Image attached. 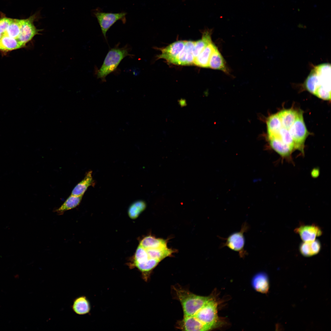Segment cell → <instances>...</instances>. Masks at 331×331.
I'll list each match as a JSON object with an SVG mask.
<instances>
[{
	"mask_svg": "<svg viewBox=\"0 0 331 331\" xmlns=\"http://www.w3.org/2000/svg\"><path fill=\"white\" fill-rule=\"evenodd\" d=\"M72 309L73 311L78 315H85L90 311V303L86 297L80 296L76 298L74 300Z\"/></svg>",
	"mask_w": 331,
	"mask_h": 331,
	"instance_id": "obj_22",
	"label": "cell"
},
{
	"mask_svg": "<svg viewBox=\"0 0 331 331\" xmlns=\"http://www.w3.org/2000/svg\"><path fill=\"white\" fill-rule=\"evenodd\" d=\"M215 46L212 42L209 44L194 59V64L201 67H208L209 61Z\"/></svg>",
	"mask_w": 331,
	"mask_h": 331,
	"instance_id": "obj_15",
	"label": "cell"
},
{
	"mask_svg": "<svg viewBox=\"0 0 331 331\" xmlns=\"http://www.w3.org/2000/svg\"><path fill=\"white\" fill-rule=\"evenodd\" d=\"M183 308L184 317L195 314L211 298L194 294L182 289L175 288Z\"/></svg>",
	"mask_w": 331,
	"mask_h": 331,
	"instance_id": "obj_2",
	"label": "cell"
},
{
	"mask_svg": "<svg viewBox=\"0 0 331 331\" xmlns=\"http://www.w3.org/2000/svg\"><path fill=\"white\" fill-rule=\"evenodd\" d=\"M331 65H318L312 70L305 82L306 89L319 98L331 99Z\"/></svg>",
	"mask_w": 331,
	"mask_h": 331,
	"instance_id": "obj_1",
	"label": "cell"
},
{
	"mask_svg": "<svg viewBox=\"0 0 331 331\" xmlns=\"http://www.w3.org/2000/svg\"><path fill=\"white\" fill-rule=\"evenodd\" d=\"M186 41L180 40L172 43L165 48L160 49L161 53L158 59H163L173 64L183 49Z\"/></svg>",
	"mask_w": 331,
	"mask_h": 331,
	"instance_id": "obj_10",
	"label": "cell"
},
{
	"mask_svg": "<svg viewBox=\"0 0 331 331\" xmlns=\"http://www.w3.org/2000/svg\"><path fill=\"white\" fill-rule=\"evenodd\" d=\"M3 35L0 34V39L1 38Z\"/></svg>",
	"mask_w": 331,
	"mask_h": 331,
	"instance_id": "obj_32",
	"label": "cell"
},
{
	"mask_svg": "<svg viewBox=\"0 0 331 331\" xmlns=\"http://www.w3.org/2000/svg\"><path fill=\"white\" fill-rule=\"evenodd\" d=\"M295 232L299 234L303 242H310L314 240L316 237L322 234L321 228L315 224L310 225H301L294 230Z\"/></svg>",
	"mask_w": 331,
	"mask_h": 331,
	"instance_id": "obj_11",
	"label": "cell"
},
{
	"mask_svg": "<svg viewBox=\"0 0 331 331\" xmlns=\"http://www.w3.org/2000/svg\"><path fill=\"white\" fill-rule=\"evenodd\" d=\"M21 26V19H11L9 26L4 34L11 37L17 39L20 33Z\"/></svg>",
	"mask_w": 331,
	"mask_h": 331,
	"instance_id": "obj_29",
	"label": "cell"
},
{
	"mask_svg": "<svg viewBox=\"0 0 331 331\" xmlns=\"http://www.w3.org/2000/svg\"><path fill=\"white\" fill-rule=\"evenodd\" d=\"M192 316L201 322L207 330L213 328L218 321L216 302L211 298L195 314Z\"/></svg>",
	"mask_w": 331,
	"mask_h": 331,
	"instance_id": "obj_6",
	"label": "cell"
},
{
	"mask_svg": "<svg viewBox=\"0 0 331 331\" xmlns=\"http://www.w3.org/2000/svg\"><path fill=\"white\" fill-rule=\"evenodd\" d=\"M93 13L97 20L102 33L105 39L107 32L115 22L119 20H121L124 24L126 22V16L127 13L125 12L116 13H106L102 12L99 8H97L93 12Z\"/></svg>",
	"mask_w": 331,
	"mask_h": 331,
	"instance_id": "obj_8",
	"label": "cell"
},
{
	"mask_svg": "<svg viewBox=\"0 0 331 331\" xmlns=\"http://www.w3.org/2000/svg\"><path fill=\"white\" fill-rule=\"evenodd\" d=\"M211 69L221 70L226 74H229V70L226 61L222 54L216 46L211 54L208 65Z\"/></svg>",
	"mask_w": 331,
	"mask_h": 331,
	"instance_id": "obj_14",
	"label": "cell"
},
{
	"mask_svg": "<svg viewBox=\"0 0 331 331\" xmlns=\"http://www.w3.org/2000/svg\"><path fill=\"white\" fill-rule=\"evenodd\" d=\"M92 173V171L90 170L86 173L83 179L74 188L71 192V195L77 196H83L89 186L94 185L95 183L93 179Z\"/></svg>",
	"mask_w": 331,
	"mask_h": 331,
	"instance_id": "obj_18",
	"label": "cell"
},
{
	"mask_svg": "<svg viewBox=\"0 0 331 331\" xmlns=\"http://www.w3.org/2000/svg\"><path fill=\"white\" fill-rule=\"evenodd\" d=\"M145 249L150 258L158 260L160 261L165 258L171 255L174 252L173 250L168 247L158 249Z\"/></svg>",
	"mask_w": 331,
	"mask_h": 331,
	"instance_id": "obj_27",
	"label": "cell"
},
{
	"mask_svg": "<svg viewBox=\"0 0 331 331\" xmlns=\"http://www.w3.org/2000/svg\"><path fill=\"white\" fill-rule=\"evenodd\" d=\"M299 111L291 109H284L277 113L282 127L289 130L296 119Z\"/></svg>",
	"mask_w": 331,
	"mask_h": 331,
	"instance_id": "obj_16",
	"label": "cell"
},
{
	"mask_svg": "<svg viewBox=\"0 0 331 331\" xmlns=\"http://www.w3.org/2000/svg\"><path fill=\"white\" fill-rule=\"evenodd\" d=\"M289 131L293 139L295 150H299L303 154L305 142L309 132L305 124L302 111H299L297 116Z\"/></svg>",
	"mask_w": 331,
	"mask_h": 331,
	"instance_id": "obj_5",
	"label": "cell"
},
{
	"mask_svg": "<svg viewBox=\"0 0 331 331\" xmlns=\"http://www.w3.org/2000/svg\"><path fill=\"white\" fill-rule=\"evenodd\" d=\"M83 196H77L70 195L55 211L59 215H62L66 211L74 209L80 204Z\"/></svg>",
	"mask_w": 331,
	"mask_h": 331,
	"instance_id": "obj_25",
	"label": "cell"
},
{
	"mask_svg": "<svg viewBox=\"0 0 331 331\" xmlns=\"http://www.w3.org/2000/svg\"><path fill=\"white\" fill-rule=\"evenodd\" d=\"M40 17L39 13H37L28 18L21 19V26L20 34L17 39L24 46L36 35L40 34L42 30L37 29L34 22Z\"/></svg>",
	"mask_w": 331,
	"mask_h": 331,
	"instance_id": "obj_9",
	"label": "cell"
},
{
	"mask_svg": "<svg viewBox=\"0 0 331 331\" xmlns=\"http://www.w3.org/2000/svg\"><path fill=\"white\" fill-rule=\"evenodd\" d=\"M139 245L145 249H163L167 248V242L166 240L156 238L151 235L143 238L140 242Z\"/></svg>",
	"mask_w": 331,
	"mask_h": 331,
	"instance_id": "obj_19",
	"label": "cell"
},
{
	"mask_svg": "<svg viewBox=\"0 0 331 331\" xmlns=\"http://www.w3.org/2000/svg\"><path fill=\"white\" fill-rule=\"evenodd\" d=\"M24 46L17 39L10 37L5 34L0 39V50L10 51Z\"/></svg>",
	"mask_w": 331,
	"mask_h": 331,
	"instance_id": "obj_26",
	"label": "cell"
},
{
	"mask_svg": "<svg viewBox=\"0 0 331 331\" xmlns=\"http://www.w3.org/2000/svg\"><path fill=\"white\" fill-rule=\"evenodd\" d=\"M212 32V30L211 29L204 30L202 32L201 39L195 41L193 50V54L194 59L199 55L206 47L212 42L211 38Z\"/></svg>",
	"mask_w": 331,
	"mask_h": 331,
	"instance_id": "obj_20",
	"label": "cell"
},
{
	"mask_svg": "<svg viewBox=\"0 0 331 331\" xmlns=\"http://www.w3.org/2000/svg\"><path fill=\"white\" fill-rule=\"evenodd\" d=\"M11 20L6 17L0 19V34L3 35L6 33Z\"/></svg>",
	"mask_w": 331,
	"mask_h": 331,
	"instance_id": "obj_31",
	"label": "cell"
},
{
	"mask_svg": "<svg viewBox=\"0 0 331 331\" xmlns=\"http://www.w3.org/2000/svg\"><path fill=\"white\" fill-rule=\"evenodd\" d=\"M321 245L319 240H315L310 242H303L299 246L301 254L306 257H309L318 254L320 251Z\"/></svg>",
	"mask_w": 331,
	"mask_h": 331,
	"instance_id": "obj_17",
	"label": "cell"
},
{
	"mask_svg": "<svg viewBox=\"0 0 331 331\" xmlns=\"http://www.w3.org/2000/svg\"><path fill=\"white\" fill-rule=\"evenodd\" d=\"M250 226L246 221L244 222L240 230L233 233L226 238L218 236L224 241L220 245L219 248L227 247L231 250L238 253L240 257L244 258L248 253L245 249V240L244 234L249 230Z\"/></svg>",
	"mask_w": 331,
	"mask_h": 331,
	"instance_id": "obj_4",
	"label": "cell"
},
{
	"mask_svg": "<svg viewBox=\"0 0 331 331\" xmlns=\"http://www.w3.org/2000/svg\"><path fill=\"white\" fill-rule=\"evenodd\" d=\"M268 140L270 146L282 158L289 161L291 160V154L295 150L293 147L276 139Z\"/></svg>",
	"mask_w": 331,
	"mask_h": 331,
	"instance_id": "obj_13",
	"label": "cell"
},
{
	"mask_svg": "<svg viewBox=\"0 0 331 331\" xmlns=\"http://www.w3.org/2000/svg\"><path fill=\"white\" fill-rule=\"evenodd\" d=\"M195 41H186L184 47L173 63L181 65H187L194 64V58L193 50Z\"/></svg>",
	"mask_w": 331,
	"mask_h": 331,
	"instance_id": "obj_12",
	"label": "cell"
},
{
	"mask_svg": "<svg viewBox=\"0 0 331 331\" xmlns=\"http://www.w3.org/2000/svg\"><path fill=\"white\" fill-rule=\"evenodd\" d=\"M181 328L185 331H207L206 328L192 316L184 317L180 323Z\"/></svg>",
	"mask_w": 331,
	"mask_h": 331,
	"instance_id": "obj_24",
	"label": "cell"
},
{
	"mask_svg": "<svg viewBox=\"0 0 331 331\" xmlns=\"http://www.w3.org/2000/svg\"><path fill=\"white\" fill-rule=\"evenodd\" d=\"M130 55L127 47L114 48L110 50L107 53L102 65L97 73V77L105 81L106 76L114 71L122 60L125 57Z\"/></svg>",
	"mask_w": 331,
	"mask_h": 331,
	"instance_id": "obj_3",
	"label": "cell"
},
{
	"mask_svg": "<svg viewBox=\"0 0 331 331\" xmlns=\"http://www.w3.org/2000/svg\"><path fill=\"white\" fill-rule=\"evenodd\" d=\"M252 284L254 289L258 292L266 293L268 291L269 283L267 274L263 272L256 274L253 278Z\"/></svg>",
	"mask_w": 331,
	"mask_h": 331,
	"instance_id": "obj_21",
	"label": "cell"
},
{
	"mask_svg": "<svg viewBox=\"0 0 331 331\" xmlns=\"http://www.w3.org/2000/svg\"><path fill=\"white\" fill-rule=\"evenodd\" d=\"M268 140L275 137L282 127L281 122L277 113L269 116L267 120Z\"/></svg>",
	"mask_w": 331,
	"mask_h": 331,
	"instance_id": "obj_23",
	"label": "cell"
},
{
	"mask_svg": "<svg viewBox=\"0 0 331 331\" xmlns=\"http://www.w3.org/2000/svg\"><path fill=\"white\" fill-rule=\"evenodd\" d=\"M146 207V203L142 200H139L134 202L131 205L128 209V216L132 219H136L140 214L145 209Z\"/></svg>",
	"mask_w": 331,
	"mask_h": 331,
	"instance_id": "obj_28",
	"label": "cell"
},
{
	"mask_svg": "<svg viewBox=\"0 0 331 331\" xmlns=\"http://www.w3.org/2000/svg\"><path fill=\"white\" fill-rule=\"evenodd\" d=\"M156 261L154 259L150 258L146 249L139 245L135 255L128 264L130 268H136L141 273H147L155 267Z\"/></svg>",
	"mask_w": 331,
	"mask_h": 331,
	"instance_id": "obj_7",
	"label": "cell"
},
{
	"mask_svg": "<svg viewBox=\"0 0 331 331\" xmlns=\"http://www.w3.org/2000/svg\"><path fill=\"white\" fill-rule=\"evenodd\" d=\"M273 138L280 140L284 143L293 147L295 150L294 143L288 130L282 127L277 135L275 137Z\"/></svg>",
	"mask_w": 331,
	"mask_h": 331,
	"instance_id": "obj_30",
	"label": "cell"
}]
</instances>
